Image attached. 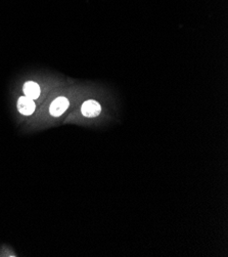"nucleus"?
<instances>
[{
	"mask_svg": "<svg viewBox=\"0 0 228 257\" xmlns=\"http://www.w3.org/2000/svg\"><path fill=\"white\" fill-rule=\"evenodd\" d=\"M71 102L67 95H57L49 102L47 106V114L51 118H59L69 110Z\"/></svg>",
	"mask_w": 228,
	"mask_h": 257,
	"instance_id": "1",
	"label": "nucleus"
},
{
	"mask_svg": "<svg viewBox=\"0 0 228 257\" xmlns=\"http://www.w3.org/2000/svg\"><path fill=\"white\" fill-rule=\"evenodd\" d=\"M22 91L24 95L31 98L33 101H40L43 95V88L39 82L35 80L25 81L22 86Z\"/></svg>",
	"mask_w": 228,
	"mask_h": 257,
	"instance_id": "2",
	"label": "nucleus"
},
{
	"mask_svg": "<svg viewBox=\"0 0 228 257\" xmlns=\"http://www.w3.org/2000/svg\"><path fill=\"white\" fill-rule=\"evenodd\" d=\"M16 109L17 112L25 117H30L33 116L34 113L37 110V105L36 102L31 100V98L27 97L26 95H20L18 96L16 101Z\"/></svg>",
	"mask_w": 228,
	"mask_h": 257,
	"instance_id": "3",
	"label": "nucleus"
},
{
	"mask_svg": "<svg viewBox=\"0 0 228 257\" xmlns=\"http://www.w3.org/2000/svg\"><path fill=\"white\" fill-rule=\"evenodd\" d=\"M101 112L100 105L94 100L85 101L81 106V113L87 118H94L98 116Z\"/></svg>",
	"mask_w": 228,
	"mask_h": 257,
	"instance_id": "4",
	"label": "nucleus"
}]
</instances>
